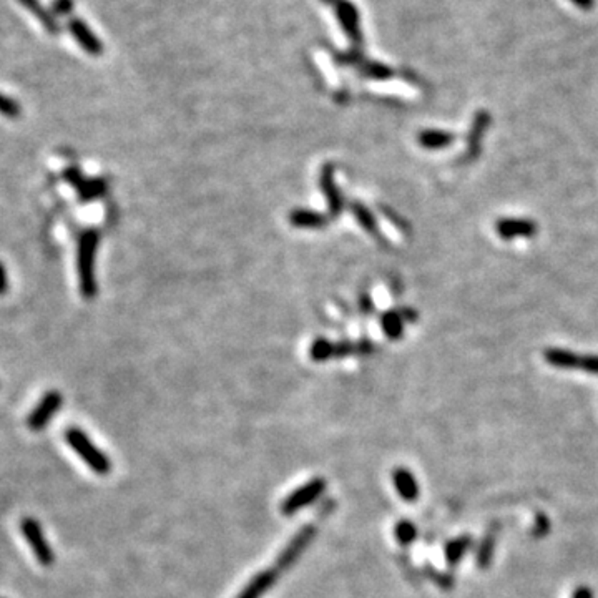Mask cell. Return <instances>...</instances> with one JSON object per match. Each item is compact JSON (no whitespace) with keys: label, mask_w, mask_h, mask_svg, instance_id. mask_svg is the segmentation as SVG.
<instances>
[{"label":"cell","mask_w":598,"mask_h":598,"mask_svg":"<svg viewBox=\"0 0 598 598\" xmlns=\"http://www.w3.org/2000/svg\"><path fill=\"white\" fill-rule=\"evenodd\" d=\"M328 3L336 14L337 22H340L342 32L346 33L351 42V47L346 52H336L333 55L334 60L340 65L356 67L361 70L367 60L364 58V42H362V30H361V15H359L356 6L349 0H323Z\"/></svg>","instance_id":"1"},{"label":"cell","mask_w":598,"mask_h":598,"mask_svg":"<svg viewBox=\"0 0 598 598\" xmlns=\"http://www.w3.org/2000/svg\"><path fill=\"white\" fill-rule=\"evenodd\" d=\"M100 235L97 229H87L78 240V276L83 298L91 299L97 294V279H95V256H97Z\"/></svg>","instance_id":"2"},{"label":"cell","mask_w":598,"mask_h":598,"mask_svg":"<svg viewBox=\"0 0 598 598\" xmlns=\"http://www.w3.org/2000/svg\"><path fill=\"white\" fill-rule=\"evenodd\" d=\"M65 441L75 450L78 457L90 467L95 474L107 475L112 471V461L107 454H103L97 446L91 442V439L78 428H70L65 432Z\"/></svg>","instance_id":"3"},{"label":"cell","mask_w":598,"mask_h":598,"mask_svg":"<svg viewBox=\"0 0 598 598\" xmlns=\"http://www.w3.org/2000/svg\"><path fill=\"white\" fill-rule=\"evenodd\" d=\"M20 530L25 540L30 543V549L35 554L37 562L44 567H50L55 562V554L50 549L47 538H45L42 525L33 517H25L20 524Z\"/></svg>","instance_id":"4"},{"label":"cell","mask_w":598,"mask_h":598,"mask_svg":"<svg viewBox=\"0 0 598 598\" xmlns=\"http://www.w3.org/2000/svg\"><path fill=\"white\" fill-rule=\"evenodd\" d=\"M326 491V480L323 477H316L309 480L304 485L291 492L281 504V512L284 516H292V513L299 512L301 509L308 507L313 502L319 499Z\"/></svg>","instance_id":"5"},{"label":"cell","mask_w":598,"mask_h":598,"mask_svg":"<svg viewBox=\"0 0 598 598\" xmlns=\"http://www.w3.org/2000/svg\"><path fill=\"white\" fill-rule=\"evenodd\" d=\"M315 535L316 529L313 525H304L303 529H299V532L288 542V545L284 547L281 554L278 555L276 568H278V570H288V568L294 565V563L298 562V559L303 555V552L309 547V543L313 542Z\"/></svg>","instance_id":"6"},{"label":"cell","mask_w":598,"mask_h":598,"mask_svg":"<svg viewBox=\"0 0 598 598\" xmlns=\"http://www.w3.org/2000/svg\"><path fill=\"white\" fill-rule=\"evenodd\" d=\"M62 403H64V397H62L60 392L49 391L47 394L42 397L40 403L35 405V409L30 412V416H28L27 419L28 429L33 430V432L44 430L47 428L50 419H52V417L58 412V409L62 407Z\"/></svg>","instance_id":"7"},{"label":"cell","mask_w":598,"mask_h":598,"mask_svg":"<svg viewBox=\"0 0 598 598\" xmlns=\"http://www.w3.org/2000/svg\"><path fill=\"white\" fill-rule=\"evenodd\" d=\"M492 123V116L487 110L475 112L474 118H472L469 133L466 138V153H464V161H472L479 157L482 152V141L489 127Z\"/></svg>","instance_id":"8"},{"label":"cell","mask_w":598,"mask_h":598,"mask_svg":"<svg viewBox=\"0 0 598 598\" xmlns=\"http://www.w3.org/2000/svg\"><path fill=\"white\" fill-rule=\"evenodd\" d=\"M67 28H69V32L72 33L73 39L77 40V44L80 45V47L85 50L89 55H91V57L102 55L103 53L102 42H100L98 37L90 30L89 25L83 22L82 19L72 17V19L69 20V24H67Z\"/></svg>","instance_id":"9"},{"label":"cell","mask_w":598,"mask_h":598,"mask_svg":"<svg viewBox=\"0 0 598 598\" xmlns=\"http://www.w3.org/2000/svg\"><path fill=\"white\" fill-rule=\"evenodd\" d=\"M495 231L502 240L532 238L537 235L538 225L529 218H500L495 223Z\"/></svg>","instance_id":"10"},{"label":"cell","mask_w":598,"mask_h":598,"mask_svg":"<svg viewBox=\"0 0 598 598\" xmlns=\"http://www.w3.org/2000/svg\"><path fill=\"white\" fill-rule=\"evenodd\" d=\"M65 179L75 186L83 200H94L105 191V183L102 179H85L75 168L65 171Z\"/></svg>","instance_id":"11"},{"label":"cell","mask_w":598,"mask_h":598,"mask_svg":"<svg viewBox=\"0 0 598 598\" xmlns=\"http://www.w3.org/2000/svg\"><path fill=\"white\" fill-rule=\"evenodd\" d=\"M321 188H323V193L328 200L329 211L333 216H337L342 211V198L340 190H337L336 182H334V166L326 165L323 171H321Z\"/></svg>","instance_id":"12"},{"label":"cell","mask_w":598,"mask_h":598,"mask_svg":"<svg viewBox=\"0 0 598 598\" xmlns=\"http://www.w3.org/2000/svg\"><path fill=\"white\" fill-rule=\"evenodd\" d=\"M392 482H394L397 493L405 502H416L419 499V485H417V480L411 471L404 469V467H397L392 472Z\"/></svg>","instance_id":"13"},{"label":"cell","mask_w":598,"mask_h":598,"mask_svg":"<svg viewBox=\"0 0 598 598\" xmlns=\"http://www.w3.org/2000/svg\"><path fill=\"white\" fill-rule=\"evenodd\" d=\"M276 582V570H261L246 583L236 598H261Z\"/></svg>","instance_id":"14"},{"label":"cell","mask_w":598,"mask_h":598,"mask_svg":"<svg viewBox=\"0 0 598 598\" xmlns=\"http://www.w3.org/2000/svg\"><path fill=\"white\" fill-rule=\"evenodd\" d=\"M543 359H545L547 364L559 367V369H577V367H580V362H582L580 354L563 348L545 349L543 351Z\"/></svg>","instance_id":"15"},{"label":"cell","mask_w":598,"mask_h":598,"mask_svg":"<svg viewBox=\"0 0 598 598\" xmlns=\"http://www.w3.org/2000/svg\"><path fill=\"white\" fill-rule=\"evenodd\" d=\"M19 3L22 7L27 8V10H30L33 17H35L39 22L44 25V28L49 33H52V35H58V33L62 32L60 24H58V20L55 19V15L52 14V12L49 10V8H45L42 6L40 0H19Z\"/></svg>","instance_id":"16"},{"label":"cell","mask_w":598,"mask_h":598,"mask_svg":"<svg viewBox=\"0 0 598 598\" xmlns=\"http://www.w3.org/2000/svg\"><path fill=\"white\" fill-rule=\"evenodd\" d=\"M417 141L422 148L428 150H444L455 141V135L452 132H446V130H422L417 135Z\"/></svg>","instance_id":"17"},{"label":"cell","mask_w":598,"mask_h":598,"mask_svg":"<svg viewBox=\"0 0 598 598\" xmlns=\"http://www.w3.org/2000/svg\"><path fill=\"white\" fill-rule=\"evenodd\" d=\"M290 221L294 225L296 228H309V229H317L324 228L328 220L321 213L309 211V210H294L291 211Z\"/></svg>","instance_id":"18"},{"label":"cell","mask_w":598,"mask_h":598,"mask_svg":"<svg viewBox=\"0 0 598 598\" xmlns=\"http://www.w3.org/2000/svg\"><path fill=\"white\" fill-rule=\"evenodd\" d=\"M380 328L389 340H401L404 334V319L399 311H387L380 316Z\"/></svg>","instance_id":"19"},{"label":"cell","mask_w":598,"mask_h":598,"mask_svg":"<svg viewBox=\"0 0 598 598\" xmlns=\"http://www.w3.org/2000/svg\"><path fill=\"white\" fill-rule=\"evenodd\" d=\"M472 538L469 535H466V537H459L455 538V540L449 542L446 545V560L449 565H455V563L461 562V559L464 557V554H466L467 549H469Z\"/></svg>","instance_id":"20"},{"label":"cell","mask_w":598,"mask_h":598,"mask_svg":"<svg viewBox=\"0 0 598 598\" xmlns=\"http://www.w3.org/2000/svg\"><path fill=\"white\" fill-rule=\"evenodd\" d=\"M336 351H337V346H334L333 342L324 340V337H319V340L313 342L311 349H309V354H311L313 361L323 362V361H328V359L334 356V354H337Z\"/></svg>","instance_id":"21"},{"label":"cell","mask_w":598,"mask_h":598,"mask_svg":"<svg viewBox=\"0 0 598 598\" xmlns=\"http://www.w3.org/2000/svg\"><path fill=\"white\" fill-rule=\"evenodd\" d=\"M359 72L366 75V77L374 78V80H389V78L394 75V70H392L391 67L374 60H367V64L364 65Z\"/></svg>","instance_id":"22"},{"label":"cell","mask_w":598,"mask_h":598,"mask_svg":"<svg viewBox=\"0 0 598 598\" xmlns=\"http://www.w3.org/2000/svg\"><path fill=\"white\" fill-rule=\"evenodd\" d=\"M351 208H353V213L354 216H356V220L361 223V227L366 229L367 233H374L376 235V233L379 231L378 221H376L374 215H372V213L367 210L362 203H353V206Z\"/></svg>","instance_id":"23"},{"label":"cell","mask_w":598,"mask_h":598,"mask_svg":"<svg viewBox=\"0 0 598 598\" xmlns=\"http://www.w3.org/2000/svg\"><path fill=\"white\" fill-rule=\"evenodd\" d=\"M495 535H497L495 532H489L487 537H485L482 543H480L477 550V565L480 568H487L489 563H491L493 545H495Z\"/></svg>","instance_id":"24"},{"label":"cell","mask_w":598,"mask_h":598,"mask_svg":"<svg viewBox=\"0 0 598 598\" xmlns=\"http://www.w3.org/2000/svg\"><path fill=\"white\" fill-rule=\"evenodd\" d=\"M394 534L397 540L403 543V545H409V543H412L417 538L416 525L409 520H401L399 524H396Z\"/></svg>","instance_id":"25"},{"label":"cell","mask_w":598,"mask_h":598,"mask_svg":"<svg viewBox=\"0 0 598 598\" xmlns=\"http://www.w3.org/2000/svg\"><path fill=\"white\" fill-rule=\"evenodd\" d=\"M0 114L8 118H15L20 115V105L14 98L7 97V95L0 94Z\"/></svg>","instance_id":"26"},{"label":"cell","mask_w":598,"mask_h":598,"mask_svg":"<svg viewBox=\"0 0 598 598\" xmlns=\"http://www.w3.org/2000/svg\"><path fill=\"white\" fill-rule=\"evenodd\" d=\"M580 369L588 372V374L598 376V354H587V356H582Z\"/></svg>","instance_id":"27"},{"label":"cell","mask_w":598,"mask_h":598,"mask_svg":"<svg viewBox=\"0 0 598 598\" xmlns=\"http://www.w3.org/2000/svg\"><path fill=\"white\" fill-rule=\"evenodd\" d=\"M73 8L72 0H53L52 14L53 15H69Z\"/></svg>","instance_id":"28"},{"label":"cell","mask_w":598,"mask_h":598,"mask_svg":"<svg viewBox=\"0 0 598 598\" xmlns=\"http://www.w3.org/2000/svg\"><path fill=\"white\" fill-rule=\"evenodd\" d=\"M547 532H549V518L545 516H538L534 527V535L535 537H542V535H545Z\"/></svg>","instance_id":"29"},{"label":"cell","mask_w":598,"mask_h":598,"mask_svg":"<svg viewBox=\"0 0 598 598\" xmlns=\"http://www.w3.org/2000/svg\"><path fill=\"white\" fill-rule=\"evenodd\" d=\"M8 290V278H7V271L6 267H3L2 263H0V296H3Z\"/></svg>","instance_id":"30"},{"label":"cell","mask_w":598,"mask_h":598,"mask_svg":"<svg viewBox=\"0 0 598 598\" xmlns=\"http://www.w3.org/2000/svg\"><path fill=\"white\" fill-rule=\"evenodd\" d=\"M575 7L582 8V10H592L595 6V0H570Z\"/></svg>","instance_id":"31"},{"label":"cell","mask_w":598,"mask_h":598,"mask_svg":"<svg viewBox=\"0 0 598 598\" xmlns=\"http://www.w3.org/2000/svg\"><path fill=\"white\" fill-rule=\"evenodd\" d=\"M572 598H593V592L588 587H579Z\"/></svg>","instance_id":"32"},{"label":"cell","mask_w":598,"mask_h":598,"mask_svg":"<svg viewBox=\"0 0 598 598\" xmlns=\"http://www.w3.org/2000/svg\"><path fill=\"white\" fill-rule=\"evenodd\" d=\"M399 315L403 316L404 321H412V323H414V321H416V317H417L416 313L411 311V309H404V311L399 313Z\"/></svg>","instance_id":"33"}]
</instances>
